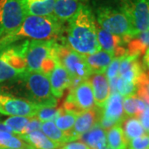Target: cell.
<instances>
[{"label": "cell", "instance_id": "obj_1", "mask_svg": "<svg viewBox=\"0 0 149 149\" xmlns=\"http://www.w3.org/2000/svg\"><path fill=\"white\" fill-rule=\"evenodd\" d=\"M60 40L74 52L88 56L101 47L97 39V25L90 6L82 2L76 15L70 20Z\"/></svg>", "mask_w": 149, "mask_h": 149}, {"label": "cell", "instance_id": "obj_2", "mask_svg": "<svg viewBox=\"0 0 149 149\" xmlns=\"http://www.w3.org/2000/svg\"><path fill=\"white\" fill-rule=\"evenodd\" d=\"M63 23L52 16L27 15L16 31L0 38V51L23 39L28 41H57L64 32Z\"/></svg>", "mask_w": 149, "mask_h": 149}, {"label": "cell", "instance_id": "obj_3", "mask_svg": "<svg viewBox=\"0 0 149 149\" xmlns=\"http://www.w3.org/2000/svg\"><path fill=\"white\" fill-rule=\"evenodd\" d=\"M56 41L26 40L25 61L27 70L40 71L43 74H50L54 69L56 60L54 54Z\"/></svg>", "mask_w": 149, "mask_h": 149}, {"label": "cell", "instance_id": "obj_4", "mask_svg": "<svg viewBox=\"0 0 149 149\" xmlns=\"http://www.w3.org/2000/svg\"><path fill=\"white\" fill-rule=\"evenodd\" d=\"M54 53L56 61L71 77L72 84L70 90L91 77L92 74L84 56L74 52L64 43H58L56 41L54 47Z\"/></svg>", "mask_w": 149, "mask_h": 149}, {"label": "cell", "instance_id": "obj_5", "mask_svg": "<svg viewBox=\"0 0 149 149\" xmlns=\"http://www.w3.org/2000/svg\"><path fill=\"white\" fill-rule=\"evenodd\" d=\"M18 79L22 81L29 100L41 107L57 104V99L53 95L49 77L40 71L26 70Z\"/></svg>", "mask_w": 149, "mask_h": 149}, {"label": "cell", "instance_id": "obj_6", "mask_svg": "<svg viewBox=\"0 0 149 149\" xmlns=\"http://www.w3.org/2000/svg\"><path fill=\"white\" fill-rule=\"evenodd\" d=\"M95 17L99 26L112 34L120 37L136 36L128 17L120 8L100 6L96 8Z\"/></svg>", "mask_w": 149, "mask_h": 149}, {"label": "cell", "instance_id": "obj_7", "mask_svg": "<svg viewBox=\"0 0 149 149\" xmlns=\"http://www.w3.org/2000/svg\"><path fill=\"white\" fill-rule=\"evenodd\" d=\"M26 41L11 45L0 51V83L20 77L27 69L25 61Z\"/></svg>", "mask_w": 149, "mask_h": 149}, {"label": "cell", "instance_id": "obj_8", "mask_svg": "<svg viewBox=\"0 0 149 149\" xmlns=\"http://www.w3.org/2000/svg\"><path fill=\"white\" fill-rule=\"evenodd\" d=\"M26 17L22 0H0V38L16 31Z\"/></svg>", "mask_w": 149, "mask_h": 149}, {"label": "cell", "instance_id": "obj_9", "mask_svg": "<svg viewBox=\"0 0 149 149\" xmlns=\"http://www.w3.org/2000/svg\"><path fill=\"white\" fill-rule=\"evenodd\" d=\"M40 108L34 102L0 88V113L3 115L32 118L37 115Z\"/></svg>", "mask_w": 149, "mask_h": 149}, {"label": "cell", "instance_id": "obj_10", "mask_svg": "<svg viewBox=\"0 0 149 149\" xmlns=\"http://www.w3.org/2000/svg\"><path fill=\"white\" fill-rule=\"evenodd\" d=\"M95 107V104L91 82L86 80L70 90L62 109L80 114Z\"/></svg>", "mask_w": 149, "mask_h": 149}, {"label": "cell", "instance_id": "obj_11", "mask_svg": "<svg viewBox=\"0 0 149 149\" xmlns=\"http://www.w3.org/2000/svg\"><path fill=\"white\" fill-rule=\"evenodd\" d=\"M119 8L127 15L136 35L149 31V0H122Z\"/></svg>", "mask_w": 149, "mask_h": 149}, {"label": "cell", "instance_id": "obj_12", "mask_svg": "<svg viewBox=\"0 0 149 149\" xmlns=\"http://www.w3.org/2000/svg\"><path fill=\"white\" fill-rule=\"evenodd\" d=\"M123 97L118 92L112 93L101 108L99 123L105 131L116 125H121L123 120L127 118L123 108Z\"/></svg>", "mask_w": 149, "mask_h": 149}, {"label": "cell", "instance_id": "obj_13", "mask_svg": "<svg viewBox=\"0 0 149 149\" xmlns=\"http://www.w3.org/2000/svg\"><path fill=\"white\" fill-rule=\"evenodd\" d=\"M97 39L102 50L112 54L114 57H123L127 55L126 44L123 37L112 34L97 26Z\"/></svg>", "mask_w": 149, "mask_h": 149}, {"label": "cell", "instance_id": "obj_14", "mask_svg": "<svg viewBox=\"0 0 149 149\" xmlns=\"http://www.w3.org/2000/svg\"><path fill=\"white\" fill-rule=\"evenodd\" d=\"M101 108L95 107L91 109L80 113L78 114L75 120L74 127L68 134L70 139V142L78 140L82 134L88 132L93 126L99 123L100 116Z\"/></svg>", "mask_w": 149, "mask_h": 149}, {"label": "cell", "instance_id": "obj_15", "mask_svg": "<svg viewBox=\"0 0 149 149\" xmlns=\"http://www.w3.org/2000/svg\"><path fill=\"white\" fill-rule=\"evenodd\" d=\"M144 70L145 69L139 56L126 55L123 56L121 60L118 76L137 85Z\"/></svg>", "mask_w": 149, "mask_h": 149}, {"label": "cell", "instance_id": "obj_16", "mask_svg": "<svg viewBox=\"0 0 149 149\" xmlns=\"http://www.w3.org/2000/svg\"><path fill=\"white\" fill-rule=\"evenodd\" d=\"M48 77L51 83L52 92L56 99L63 95L64 91L68 88L70 89L72 84L70 75L58 61H56L54 69Z\"/></svg>", "mask_w": 149, "mask_h": 149}, {"label": "cell", "instance_id": "obj_17", "mask_svg": "<svg viewBox=\"0 0 149 149\" xmlns=\"http://www.w3.org/2000/svg\"><path fill=\"white\" fill-rule=\"evenodd\" d=\"M88 80L91 82L96 107L103 108L110 95L109 80L104 73L91 74Z\"/></svg>", "mask_w": 149, "mask_h": 149}, {"label": "cell", "instance_id": "obj_18", "mask_svg": "<svg viewBox=\"0 0 149 149\" xmlns=\"http://www.w3.org/2000/svg\"><path fill=\"white\" fill-rule=\"evenodd\" d=\"M81 3V0H55L54 17L62 23L68 22L76 15Z\"/></svg>", "mask_w": 149, "mask_h": 149}, {"label": "cell", "instance_id": "obj_19", "mask_svg": "<svg viewBox=\"0 0 149 149\" xmlns=\"http://www.w3.org/2000/svg\"><path fill=\"white\" fill-rule=\"evenodd\" d=\"M78 140L86 144L91 149H107L106 131L97 123L88 132L80 136Z\"/></svg>", "mask_w": 149, "mask_h": 149}, {"label": "cell", "instance_id": "obj_20", "mask_svg": "<svg viewBox=\"0 0 149 149\" xmlns=\"http://www.w3.org/2000/svg\"><path fill=\"white\" fill-rule=\"evenodd\" d=\"M84 56L92 74L104 73L113 59L114 58L112 54L102 49L95 53Z\"/></svg>", "mask_w": 149, "mask_h": 149}, {"label": "cell", "instance_id": "obj_21", "mask_svg": "<svg viewBox=\"0 0 149 149\" xmlns=\"http://www.w3.org/2000/svg\"><path fill=\"white\" fill-rule=\"evenodd\" d=\"M21 139L35 149H58L61 147V144L55 143L41 131L37 130L27 134L19 135Z\"/></svg>", "mask_w": 149, "mask_h": 149}, {"label": "cell", "instance_id": "obj_22", "mask_svg": "<svg viewBox=\"0 0 149 149\" xmlns=\"http://www.w3.org/2000/svg\"><path fill=\"white\" fill-rule=\"evenodd\" d=\"M127 45V56H136L140 57L145 54L149 47V31L141 32L131 37Z\"/></svg>", "mask_w": 149, "mask_h": 149}, {"label": "cell", "instance_id": "obj_23", "mask_svg": "<svg viewBox=\"0 0 149 149\" xmlns=\"http://www.w3.org/2000/svg\"><path fill=\"white\" fill-rule=\"evenodd\" d=\"M106 143L109 149H128L126 139L121 125H116L106 131Z\"/></svg>", "mask_w": 149, "mask_h": 149}, {"label": "cell", "instance_id": "obj_24", "mask_svg": "<svg viewBox=\"0 0 149 149\" xmlns=\"http://www.w3.org/2000/svg\"><path fill=\"white\" fill-rule=\"evenodd\" d=\"M40 129H42V133L48 139L52 140L55 143L61 144V146L70 142L69 134L64 133L60 128H57L54 121L42 122Z\"/></svg>", "mask_w": 149, "mask_h": 149}, {"label": "cell", "instance_id": "obj_25", "mask_svg": "<svg viewBox=\"0 0 149 149\" xmlns=\"http://www.w3.org/2000/svg\"><path fill=\"white\" fill-rule=\"evenodd\" d=\"M121 127L128 142L147 133L138 118L127 117L122 123Z\"/></svg>", "mask_w": 149, "mask_h": 149}, {"label": "cell", "instance_id": "obj_26", "mask_svg": "<svg viewBox=\"0 0 149 149\" xmlns=\"http://www.w3.org/2000/svg\"><path fill=\"white\" fill-rule=\"evenodd\" d=\"M145 107L146 103L136 95L125 97L123 101V112L127 117L139 118V115L143 111Z\"/></svg>", "mask_w": 149, "mask_h": 149}, {"label": "cell", "instance_id": "obj_27", "mask_svg": "<svg viewBox=\"0 0 149 149\" xmlns=\"http://www.w3.org/2000/svg\"><path fill=\"white\" fill-rule=\"evenodd\" d=\"M77 116H78L77 113L65 110L61 108L60 114L55 119L54 123H56L57 128H60L61 131H63L65 133H69L74 127Z\"/></svg>", "mask_w": 149, "mask_h": 149}, {"label": "cell", "instance_id": "obj_28", "mask_svg": "<svg viewBox=\"0 0 149 149\" xmlns=\"http://www.w3.org/2000/svg\"><path fill=\"white\" fill-rule=\"evenodd\" d=\"M31 146L21 139L18 134L0 132V148H27Z\"/></svg>", "mask_w": 149, "mask_h": 149}, {"label": "cell", "instance_id": "obj_29", "mask_svg": "<svg viewBox=\"0 0 149 149\" xmlns=\"http://www.w3.org/2000/svg\"><path fill=\"white\" fill-rule=\"evenodd\" d=\"M30 118H31L22 116H11L3 123L10 128L13 133L21 135L23 134L26 126L30 121Z\"/></svg>", "mask_w": 149, "mask_h": 149}, {"label": "cell", "instance_id": "obj_30", "mask_svg": "<svg viewBox=\"0 0 149 149\" xmlns=\"http://www.w3.org/2000/svg\"><path fill=\"white\" fill-rule=\"evenodd\" d=\"M116 91L123 97L136 95L138 91V85L133 82L124 80L118 76L116 85Z\"/></svg>", "mask_w": 149, "mask_h": 149}, {"label": "cell", "instance_id": "obj_31", "mask_svg": "<svg viewBox=\"0 0 149 149\" xmlns=\"http://www.w3.org/2000/svg\"><path fill=\"white\" fill-rule=\"evenodd\" d=\"M61 108L52 106H42L37 111V115L35 117L39 119L41 122H47V121H55V119L58 117L61 113Z\"/></svg>", "mask_w": 149, "mask_h": 149}, {"label": "cell", "instance_id": "obj_32", "mask_svg": "<svg viewBox=\"0 0 149 149\" xmlns=\"http://www.w3.org/2000/svg\"><path fill=\"white\" fill-rule=\"evenodd\" d=\"M149 148V133H145L139 138L132 139L128 142V149Z\"/></svg>", "mask_w": 149, "mask_h": 149}, {"label": "cell", "instance_id": "obj_33", "mask_svg": "<svg viewBox=\"0 0 149 149\" xmlns=\"http://www.w3.org/2000/svg\"><path fill=\"white\" fill-rule=\"evenodd\" d=\"M121 60H122V57H114L111 63L108 66V68L104 72L108 80H110L112 78L118 76V70H119Z\"/></svg>", "mask_w": 149, "mask_h": 149}, {"label": "cell", "instance_id": "obj_34", "mask_svg": "<svg viewBox=\"0 0 149 149\" xmlns=\"http://www.w3.org/2000/svg\"><path fill=\"white\" fill-rule=\"evenodd\" d=\"M139 118L145 132L149 133V104H146L144 110L141 113Z\"/></svg>", "mask_w": 149, "mask_h": 149}, {"label": "cell", "instance_id": "obj_35", "mask_svg": "<svg viewBox=\"0 0 149 149\" xmlns=\"http://www.w3.org/2000/svg\"><path fill=\"white\" fill-rule=\"evenodd\" d=\"M41 124L42 122L37 119L36 117H32L30 118V121L28 122L27 125L26 126V128L23 132V134H27V133H32L33 131H37L40 130L41 128Z\"/></svg>", "mask_w": 149, "mask_h": 149}, {"label": "cell", "instance_id": "obj_36", "mask_svg": "<svg viewBox=\"0 0 149 149\" xmlns=\"http://www.w3.org/2000/svg\"><path fill=\"white\" fill-rule=\"evenodd\" d=\"M61 149H91L90 147H88L86 144L82 142H70L67 143L62 145Z\"/></svg>", "mask_w": 149, "mask_h": 149}, {"label": "cell", "instance_id": "obj_37", "mask_svg": "<svg viewBox=\"0 0 149 149\" xmlns=\"http://www.w3.org/2000/svg\"><path fill=\"white\" fill-rule=\"evenodd\" d=\"M143 64L149 70V47L146 51L143 56Z\"/></svg>", "mask_w": 149, "mask_h": 149}, {"label": "cell", "instance_id": "obj_38", "mask_svg": "<svg viewBox=\"0 0 149 149\" xmlns=\"http://www.w3.org/2000/svg\"><path fill=\"white\" fill-rule=\"evenodd\" d=\"M22 2H36V3H42V2H47L50 0H22Z\"/></svg>", "mask_w": 149, "mask_h": 149}, {"label": "cell", "instance_id": "obj_39", "mask_svg": "<svg viewBox=\"0 0 149 149\" xmlns=\"http://www.w3.org/2000/svg\"><path fill=\"white\" fill-rule=\"evenodd\" d=\"M0 149H35L34 148H32V146L27 148H0Z\"/></svg>", "mask_w": 149, "mask_h": 149}, {"label": "cell", "instance_id": "obj_40", "mask_svg": "<svg viewBox=\"0 0 149 149\" xmlns=\"http://www.w3.org/2000/svg\"><path fill=\"white\" fill-rule=\"evenodd\" d=\"M146 149H149V148H146Z\"/></svg>", "mask_w": 149, "mask_h": 149}, {"label": "cell", "instance_id": "obj_41", "mask_svg": "<svg viewBox=\"0 0 149 149\" xmlns=\"http://www.w3.org/2000/svg\"><path fill=\"white\" fill-rule=\"evenodd\" d=\"M107 149H109V148H107Z\"/></svg>", "mask_w": 149, "mask_h": 149}]
</instances>
